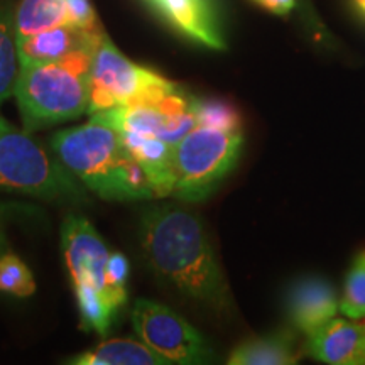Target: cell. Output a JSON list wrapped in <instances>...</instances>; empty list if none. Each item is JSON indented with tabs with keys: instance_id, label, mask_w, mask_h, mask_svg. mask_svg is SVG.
I'll return each mask as SVG.
<instances>
[{
	"instance_id": "obj_12",
	"label": "cell",
	"mask_w": 365,
	"mask_h": 365,
	"mask_svg": "<svg viewBox=\"0 0 365 365\" xmlns=\"http://www.w3.org/2000/svg\"><path fill=\"white\" fill-rule=\"evenodd\" d=\"M304 352L323 364L365 365V323L331 318L307 336Z\"/></svg>"
},
{
	"instance_id": "obj_17",
	"label": "cell",
	"mask_w": 365,
	"mask_h": 365,
	"mask_svg": "<svg viewBox=\"0 0 365 365\" xmlns=\"http://www.w3.org/2000/svg\"><path fill=\"white\" fill-rule=\"evenodd\" d=\"M21 63L16 41V9L0 4V105L14 95Z\"/></svg>"
},
{
	"instance_id": "obj_10",
	"label": "cell",
	"mask_w": 365,
	"mask_h": 365,
	"mask_svg": "<svg viewBox=\"0 0 365 365\" xmlns=\"http://www.w3.org/2000/svg\"><path fill=\"white\" fill-rule=\"evenodd\" d=\"M340 299L335 287L325 277H301L286 294V312L296 330L312 335L336 317Z\"/></svg>"
},
{
	"instance_id": "obj_11",
	"label": "cell",
	"mask_w": 365,
	"mask_h": 365,
	"mask_svg": "<svg viewBox=\"0 0 365 365\" xmlns=\"http://www.w3.org/2000/svg\"><path fill=\"white\" fill-rule=\"evenodd\" d=\"M103 36L102 27L95 31L81 29L73 24L49 27L26 38L16 39L19 63L21 65L53 63L85 49H97Z\"/></svg>"
},
{
	"instance_id": "obj_15",
	"label": "cell",
	"mask_w": 365,
	"mask_h": 365,
	"mask_svg": "<svg viewBox=\"0 0 365 365\" xmlns=\"http://www.w3.org/2000/svg\"><path fill=\"white\" fill-rule=\"evenodd\" d=\"M296 336L291 331H276L242 341L232 350L230 365H293L298 364Z\"/></svg>"
},
{
	"instance_id": "obj_3",
	"label": "cell",
	"mask_w": 365,
	"mask_h": 365,
	"mask_svg": "<svg viewBox=\"0 0 365 365\" xmlns=\"http://www.w3.org/2000/svg\"><path fill=\"white\" fill-rule=\"evenodd\" d=\"M93 54L95 49H85L59 61L21 65L14 97L27 132L88 113Z\"/></svg>"
},
{
	"instance_id": "obj_24",
	"label": "cell",
	"mask_w": 365,
	"mask_h": 365,
	"mask_svg": "<svg viewBox=\"0 0 365 365\" xmlns=\"http://www.w3.org/2000/svg\"><path fill=\"white\" fill-rule=\"evenodd\" d=\"M68 24L86 31L100 29V22L90 0H65Z\"/></svg>"
},
{
	"instance_id": "obj_16",
	"label": "cell",
	"mask_w": 365,
	"mask_h": 365,
	"mask_svg": "<svg viewBox=\"0 0 365 365\" xmlns=\"http://www.w3.org/2000/svg\"><path fill=\"white\" fill-rule=\"evenodd\" d=\"M68 364L75 365H166L168 362L143 340H105L95 349L75 355Z\"/></svg>"
},
{
	"instance_id": "obj_21",
	"label": "cell",
	"mask_w": 365,
	"mask_h": 365,
	"mask_svg": "<svg viewBox=\"0 0 365 365\" xmlns=\"http://www.w3.org/2000/svg\"><path fill=\"white\" fill-rule=\"evenodd\" d=\"M193 110L198 127H210L220 130H242L240 113L234 105L223 100L193 98Z\"/></svg>"
},
{
	"instance_id": "obj_13",
	"label": "cell",
	"mask_w": 365,
	"mask_h": 365,
	"mask_svg": "<svg viewBox=\"0 0 365 365\" xmlns=\"http://www.w3.org/2000/svg\"><path fill=\"white\" fill-rule=\"evenodd\" d=\"M178 33L210 49H225L213 0H145Z\"/></svg>"
},
{
	"instance_id": "obj_2",
	"label": "cell",
	"mask_w": 365,
	"mask_h": 365,
	"mask_svg": "<svg viewBox=\"0 0 365 365\" xmlns=\"http://www.w3.org/2000/svg\"><path fill=\"white\" fill-rule=\"evenodd\" d=\"M53 153L90 191L112 202L158 198L115 127L91 118L85 125L56 132Z\"/></svg>"
},
{
	"instance_id": "obj_9",
	"label": "cell",
	"mask_w": 365,
	"mask_h": 365,
	"mask_svg": "<svg viewBox=\"0 0 365 365\" xmlns=\"http://www.w3.org/2000/svg\"><path fill=\"white\" fill-rule=\"evenodd\" d=\"M61 247L71 284H90L107 293V262L110 257L102 237L85 217L70 213L61 227Z\"/></svg>"
},
{
	"instance_id": "obj_20",
	"label": "cell",
	"mask_w": 365,
	"mask_h": 365,
	"mask_svg": "<svg viewBox=\"0 0 365 365\" xmlns=\"http://www.w3.org/2000/svg\"><path fill=\"white\" fill-rule=\"evenodd\" d=\"M0 293H7L16 298H27L36 293L33 272L22 259L12 252L0 255Z\"/></svg>"
},
{
	"instance_id": "obj_5",
	"label": "cell",
	"mask_w": 365,
	"mask_h": 365,
	"mask_svg": "<svg viewBox=\"0 0 365 365\" xmlns=\"http://www.w3.org/2000/svg\"><path fill=\"white\" fill-rule=\"evenodd\" d=\"M244 143L242 130L196 127L175 144V191L185 202L208 198L234 170Z\"/></svg>"
},
{
	"instance_id": "obj_7",
	"label": "cell",
	"mask_w": 365,
	"mask_h": 365,
	"mask_svg": "<svg viewBox=\"0 0 365 365\" xmlns=\"http://www.w3.org/2000/svg\"><path fill=\"white\" fill-rule=\"evenodd\" d=\"M132 323L139 340L168 364H205L215 357L198 330L156 301L137 299L132 308Z\"/></svg>"
},
{
	"instance_id": "obj_8",
	"label": "cell",
	"mask_w": 365,
	"mask_h": 365,
	"mask_svg": "<svg viewBox=\"0 0 365 365\" xmlns=\"http://www.w3.org/2000/svg\"><path fill=\"white\" fill-rule=\"evenodd\" d=\"M193 95H190L181 86L175 93L154 102L107 108L91 113L90 117L122 132L161 137L168 143L176 144L198 127L193 110Z\"/></svg>"
},
{
	"instance_id": "obj_19",
	"label": "cell",
	"mask_w": 365,
	"mask_h": 365,
	"mask_svg": "<svg viewBox=\"0 0 365 365\" xmlns=\"http://www.w3.org/2000/svg\"><path fill=\"white\" fill-rule=\"evenodd\" d=\"M75 298L78 303L81 327L98 335H107L118 309L105 291L90 284H75Z\"/></svg>"
},
{
	"instance_id": "obj_25",
	"label": "cell",
	"mask_w": 365,
	"mask_h": 365,
	"mask_svg": "<svg viewBox=\"0 0 365 365\" xmlns=\"http://www.w3.org/2000/svg\"><path fill=\"white\" fill-rule=\"evenodd\" d=\"M250 2L257 4V6L266 9V11L277 14V16H286L296 6V0H250Z\"/></svg>"
},
{
	"instance_id": "obj_1",
	"label": "cell",
	"mask_w": 365,
	"mask_h": 365,
	"mask_svg": "<svg viewBox=\"0 0 365 365\" xmlns=\"http://www.w3.org/2000/svg\"><path fill=\"white\" fill-rule=\"evenodd\" d=\"M140 245L153 271L181 294L217 312L232 308L230 287L193 212L175 205L149 208L140 220Z\"/></svg>"
},
{
	"instance_id": "obj_6",
	"label": "cell",
	"mask_w": 365,
	"mask_h": 365,
	"mask_svg": "<svg viewBox=\"0 0 365 365\" xmlns=\"http://www.w3.org/2000/svg\"><path fill=\"white\" fill-rule=\"evenodd\" d=\"M180 88L175 81L125 58L105 34L93 54L88 113L154 102Z\"/></svg>"
},
{
	"instance_id": "obj_26",
	"label": "cell",
	"mask_w": 365,
	"mask_h": 365,
	"mask_svg": "<svg viewBox=\"0 0 365 365\" xmlns=\"http://www.w3.org/2000/svg\"><path fill=\"white\" fill-rule=\"evenodd\" d=\"M4 213H6V207L0 205V255L4 252H7V242H6V235H4Z\"/></svg>"
},
{
	"instance_id": "obj_18",
	"label": "cell",
	"mask_w": 365,
	"mask_h": 365,
	"mask_svg": "<svg viewBox=\"0 0 365 365\" xmlns=\"http://www.w3.org/2000/svg\"><path fill=\"white\" fill-rule=\"evenodd\" d=\"M68 24L65 0H21L16 7V39Z\"/></svg>"
},
{
	"instance_id": "obj_14",
	"label": "cell",
	"mask_w": 365,
	"mask_h": 365,
	"mask_svg": "<svg viewBox=\"0 0 365 365\" xmlns=\"http://www.w3.org/2000/svg\"><path fill=\"white\" fill-rule=\"evenodd\" d=\"M122 132V130H120ZM127 148L153 186L158 198L175 191V144L161 137L122 132Z\"/></svg>"
},
{
	"instance_id": "obj_27",
	"label": "cell",
	"mask_w": 365,
	"mask_h": 365,
	"mask_svg": "<svg viewBox=\"0 0 365 365\" xmlns=\"http://www.w3.org/2000/svg\"><path fill=\"white\" fill-rule=\"evenodd\" d=\"M350 4H352L355 14H357L360 19L365 21V0H350Z\"/></svg>"
},
{
	"instance_id": "obj_4",
	"label": "cell",
	"mask_w": 365,
	"mask_h": 365,
	"mask_svg": "<svg viewBox=\"0 0 365 365\" xmlns=\"http://www.w3.org/2000/svg\"><path fill=\"white\" fill-rule=\"evenodd\" d=\"M31 134L0 117V188L58 202L85 200L83 182Z\"/></svg>"
},
{
	"instance_id": "obj_23",
	"label": "cell",
	"mask_w": 365,
	"mask_h": 365,
	"mask_svg": "<svg viewBox=\"0 0 365 365\" xmlns=\"http://www.w3.org/2000/svg\"><path fill=\"white\" fill-rule=\"evenodd\" d=\"M127 279H129V261L124 254L110 252L107 262L105 289L117 309H120L127 303Z\"/></svg>"
},
{
	"instance_id": "obj_22",
	"label": "cell",
	"mask_w": 365,
	"mask_h": 365,
	"mask_svg": "<svg viewBox=\"0 0 365 365\" xmlns=\"http://www.w3.org/2000/svg\"><path fill=\"white\" fill-rule=\"evenodd\" d=\"M340 312L346 318H365V250L357 254L345 277Z\"/></svg>"
}]
</instances>
